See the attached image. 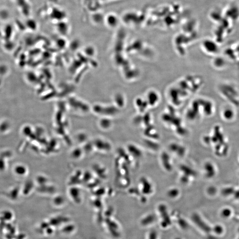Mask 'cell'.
I'll use <instances>...</instances> for the list:
<instances>
[{
    "mask_svg": "<svg viewBox=\"0 0 239 239\" xmlns=\"http://www.w3.org/2000/svg\"><path fill=\"white\" fill-rule=\"evenodd\" d=\"M192 220L194 224L198 226L199 229H201L202 230L207 232L208 231L207 227L205 222L202 220L198 215H194L192 216Z\"/></svg>",
    "mask_w": 239,
    "mask_h": 239,
    "instance_id": "6da1fadb",
    "label": "cell"
},
{
    "mask_svg": "<svg viewBox=\"0 0 239 239\" xmlns=\"http://www.w3.org/2000/svg\"><path fill=\"white\" fill-rule=\"evenodd\" d=\"M155 218L153 215H149L144 218L141 221V224L143 226H148L152 224L155 222Z\"/></svg>",
    "mask_w": 239,
    "mask_h": 239,
    "instance_id": "7a4b0ae2",
    "label": "cell"
},
{
    "mask_svg": "<svg viewBox=\"0 0 239 239\" xmlns=\"http://www.w3.org/2000/svg\"><path fill=\"white\" fill-rule=\"evenodd\" d=\"M223 113H224L223 116H224V118L227 120H232L233 118L234 115L233 111L232 109H229V108H227L225 110Z\"/></svg>",
    "mask_w": 239,
    "mask_h": 239,
    "instance_id": "3957f363",
    "label": "cell"
},
{
    "mask_svg": "<svg viewBox=\"0 0 239 239\" xmlns=\"http://www.w3.org/2000/svg\"><path fill=\"white\" fill-rule=\"evenodd\" d=\"M148 239H158V233L156 231H151L149 233Z\"/></svg>",
    "mask_w": 239,
    "mask_h": 239,
    "instance_id": "277c9868",
    "label": "cell"
},
{
    "mask_svg": "<svg viewBox=\"0 0 239 239\" xmlns=\"http://www.w3.org/2000/svg\"><path fill=\"white\" fill-rule=\"evenodd\" d=\"M174 239H182L181 238L177 237V238H175Z\"/></svg>",
    "mask_w": 239,
    "mask_h": 239,
    "instance_id": "5b68a950",
    "label": "cell"
}]
</instances>
